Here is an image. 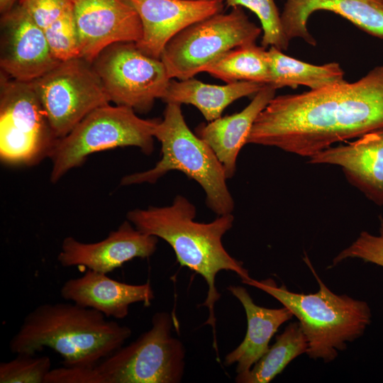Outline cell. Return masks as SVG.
<instances>
[{
	"label": "cell",
	"mask_w": 383,
	"mask_h": 383,
	"mask_svg": "<svg viewBox=\"0 0 383 383\" xmlns=\"http://www.w3.org/2000/svg\"><path fill=\"white\" fill-rule=\"evenodd\" d=\"M262 30L242 7H233L180 31L166 45L160 60L170 79L192 78L226 52L255 43Z\"/></svg>",
	"instance_id": "cell-8"
},
{
	"label": "cell",
	"mask_w": 383,
	"mask_h": 383,
	"mask_svg": "<svg viewBox=\"0 0 383 383\" xmlns=\"http://www.w3.org/2000/svg\"><path fill=\"white\" fill-rule=\"evenodd\" d=\"M309 158L311 164L340 167L353 186L376 204L383 206V126Z\"/></svg>",
	"instance_id": "cell-16"
},
{
	"label": "cell",
	"mask_w": 383,
	"mask_h": 383,
	"mask_svg": "<svg viewBox=\"0 0 383 383\" xmlns=\"http://www.w3.org/2000/svg\"><path fill=\"white\" fill-rule=\"evenodd\" d=\"M110 101L149 111L157 99L162 100L171 79L160 59L143 52L134 42L115 43L91 62Z\"/></svg>",
	"instance_id": "cell-11"
},
{
	"label": "cell",
	"mask_w": 383,
	"mask_h": 383,
	"mask_svg": "<svg viewBox=\"0 0 383 383\" xmlns=\"http://www.w3.org/2000/svg\"><path fill=\"white\" fill-rule=\"evenodd\" d=\"M227 6L245 7L253 12L260 21L262 30V46L275 47L279 50L288 49L290 40L285 35L281 13L274 0H218Z\"/></svg>",
	"instance_id": "cell-25"
},
{
	"label": "cell",
	"mask_w": 383,
	"mask_h": 383,
	"mask_svg": "<svg viewBox=\"0 0 383 383\" xmlns=\"http://www.w3.org/2000/svg\"><path fill=\"white\" fill-rule=\"evenodd\" d=\"M379 235L367 231L360 233L358 238L343 250L333 260V266L348 258H358L383 267V217L380 216Z\"/></svg>",
	"instance_id": "cell-28"
},
{
	"label": "cell",
	"mask_w": 383,
	"mask_h": 383,
	"mask_svg": "<svg viewBox=\"0 0 383 383\" xmlns=\"http://www.w3.org/2000/svg\"><path fill=\"white\" fill-rule=\"evenodd\" d=\"M141 21L143 35L135 43L145 54L160 59L170 40L190 25L222 11L218 0H128Z\"/></svg>",
	"instance_id": "cell-15"
},
{
	"label": "cell",
	"mask_w": 383,
	"mask_h": 383,
	"mask_svg": "<svg viewBox=\"0 0 383 383\" xmlns=\"http://www.w3.org/2000/svg\"><path fill=\"white\" fill-rule=\"evenodd\" d=\"M45 383H102L94 367L65 366L51 369Z\"/></svg>",
	"instance_id": "cell-30"
},
{
	"label": "cell",
	"mask_w": 383,
	"mask_h": 383,
	"mask_svg": "<svg viewBox=\"0 0 383 383\" xmlns=\"http://www.w3.org/2000/svg\"><path fill=\"white\" fill-rule=\"evenodd\" d=\"M275 91L276 89L266 84L241 111L200 124L196 128L195 133L213 150L228 179L235 174L238 155L247 143L256 118L275 96Z\"/></svg>",
	"instance_id": "cell-19"
},
{
	"label": "cell",
	"mask_w": 383,
	"mask_h": 383,
	"mask_svg": "<svg viewBox=\"0 0 383 383\" xmlns=\"http://www.w3.org/2000/svg\"><path fill=\"white\" fill-rule=\"evenodd\" d=\"M270 62V85L274 89L299 85L316 90L345 82V72L338 62L316 65L303 62L271 46L267 50Z\"/></svg>",
	"instance_id": "cell-22"
},
{
	"label": "cell",
	"mask_w": 383,
	"mask_h": 383,
	"mask_svg": "<svg viewBox=\"0 0 383 383\" xmlns=\"http://www.w3.org/2000/svg\"><path fill=\"white\" fill-rule=\"evenodd\" d=\"M306 262L318 283L316 293L299 294L277 287L267 279L252 278L244 284L258 288L279 301L299 320L307 339L306 354L313 359L328 362L336 358L339 350L361 336L371 322V310L367 302L330 290L319 278L309 260Z\"/></svg>",
	"instance_id": "cell-4"
},
{
	"label": "cell",
	"mask_w": 383,
	"mask_h": 383,
	"mask_svg": "<svg viewBox=\"0 0 383 383\" xmlns=\"http://www.w3.org/2000/svg\"><path fill=\"white\" fill-rule=\"evenodd\" d=\"M151 328L121 346L94 367L102 383H179L185 368V348L172 335L173 316L156 312Z\"/></svg>",
	"instance_id": "cell-7"
},
{
	"label": "cell",
	"mask_w": 383,
	"mask_h": 383,
	"mask_svg": "<svg viewBox=\"0 0 383 383\" xmlns=\"http://www.w3.org/2000/svg\"><path fill=\"white\" fill-rule=\"evenodd\" d=\"M17 4L43 32L74 9V0H19Z\"/></svg>",
	"instance_id": "cell-29"
},
{
	"label": "cell",
	"mask_w": 383,
	"mask_h": 383,
	"mask_svg": "<svg viewBox=\"0 0 383 383\" xmlns=\"http://www.w3.org/2000/svg\"><path fill=\"white\" fill-rule=\"evenodd\" d=\"M318 11L333 12L367 33L383 39V0H286L281 21L287 38H299L316 45L307 24L309 17Z\"/></svg>",
	"instance_id": "cell-18"
},
{
	"label": "cell",
	"mask_w": 383,
	"mask_h": 383,
	"mask_svg": "<svg viewBox=\"0 0 383 383\" xmlns=\"http://www.w3.org/2000/svg\"><path fill=\"white\" fill-rule=\"evenodd\" d=\"M79 57L91 63L107 47L138 43L143 35L140 18L128 0H74Z\"/></svg>",
	"instance_id": "cell-12"
},
{
	"label": "cell",
	"mask_w": 383,
	"mask_h": 383,
	"mask_svg": "<svg viewBox=\"0 0 383 383\" xmlns=\"http://www.w3.org/2000/svg\"><path fill=\"white\" fill-rule=\"evenodd\" d=\"M196 210L186 197L177 195L170 206H149L128 211L127 220L138 231L162 238L173 249L177 262L200 274L208 286L202 306L209 310L205 324L213 328V347L217 350L214 307L221 297L216 276L221 270L232 271L243 283L251 277L242 262L233 258L222 243L223 235L233 223L232 213L218 216L209 223L194 221Z\"/></svg>",
	"instance_id": "cell-2"
},
{
	"label": "cell",
	"mask_w": 383,
	"mask_h": 383,
	"mask_svg": "<svg viewBox=\"0 0 383 383\" xmlns=\"http://www.w3.org/2000/svg\"><path fill=\"white\" fill-rule=\"evenodd\" d=\"M87 270L82 276L64 282L60 289L63 299L94 309L106 318L123 319L130 306L141 302L150 306L155 298L149 282L131 284L113 279L107 275Z\"/></svg>",
	"instance_id": "cell-17"
},
{
	"label": "cell",
	"mask_w": 383,
	"mask_h": 383,
	"mask_svg": "<svg viewBox=\"0 0 383 383\" xmlns=\"http://www.w3.org/2000/svg\"><path fill=\"white\" fill-rule=\"evenodd\" d=\"M265 85L248 81L216 85L204 83L194 77L171 80L162 101L192 105L209 122L221 117L224 109L233 101L255 95Z\"/></svg>",
	"instance_id": "cell-21"
},
{
	"label": "cell",
	"mask_w": 383,
	"mask_h": 383,
	"mask_svg": "<svg viewBox=\"0 0 383 383\" xmlns=\"http://www.w3.org/2000/svg\"><path fill=\"white\" fill-rule=\"evenodd\" d=\"M158 238L138 231L129 221L95 243H84L72 236L62 241L57 255L64 267H83L108 274L134 259L148 258L157 249Z\"/></svg>",
	"instance_id": "cell-14"
},
{
	"label": "cell",
	"mask_w": 383,
	"mask_h": 383,
	"mask_svg": "<svg viewBox=\"0 0 383 383\" xmlns=\"http://www.w3.org/2000/svg\"><path fill=\"white\" fill-rule=\"evenodd\" d=\"M43 30L16 4L1 14V73L21 82H33L57 66Z\"/></svg>",
	"instance_id": "cell-13"
},
{
	"label": "cell",
	"mask_w": 383,
	"mask_h": 383,
	"mask_svg": "<svg viewBox=\"0 0 383 383\" xmlns=\"http://www.w3.org/2000/svg\"><path fill=\"white\" fill-rule=\"evenodd\" d=\"M154 137L161 143V159L151 169L124 176L121 185L155 183L168 172L178 170L203 188L206 206L216 214L232 213L234 201L224 168L213 150L189 129L180 104L167 103Z\"/></svg>",
	"instance_id": "cell-5"
},
{
	"label": "cell",
	"mask_w": 383,
	"mask_h": 383,
	"mask_svg": "<svg viewBox=\"0 0 383 383\" xmlns=\"http://www.w3.org/2000/svg\"><path fill=\"white\" fill-rule=\"evenodd\" d=\"M32 83L56 139L111 102L91 63L79 57L61 61Z\"/></svg>",
	"instance_id": "cell-10"
},
{
	"label": "cell",
	"mask_w": 383,
	"mask_h": 383,
	"mask_svg": "<svg viewBox=\"0 0 383 383\" xmlns=\"http://www.w3.org/2000/svg\"><path fill=\"white\" fill-rule=\"evenodd\" d=\"M32 82L1 72L0 158L12 165H33L49 157L56 141Z\"/></svg>",
	"instance_id": "cell-9"
},
{
	"label": "cell",
	"mask_w": 383,
	"mask_h": 383,
	"mask_svg": "<svg viewBox=\"0 0 383 383\" xmlns=\"http://www.w3.org/2000/svg\"><path fill=\"white\" fill-rule=\"evenodd\" d=\"M131 333L94 309L68 301L47 303L25 316L9 347L13 354L48 348L65 366L94 367L123 346Z\"/></svg>",
	"instance_id": "cell-3"
},
{
	"label": "cell",
	"mask_w": 383,
	"mask_h": 383,
	"mask_svg": "<svg viewBox=\"0 0 383 383\" xmlns=\"http://www.w3.org/2000/svg\"><path fill=\"white\" fill-rule=\"evenodd\" d=\"M53 55L59 61L79 57L74 9L44 31Z\"/></svg>",
	"instance_id": "cell-27"
},
{
	"label": "cell",
	"mask_w": 383,
	"mask_h": 383,
	"mask_svg": "<svg viewBox=\"0 0 383 383\" xmlns=\"http://www.w3.org/2000/svg\"><path fill=\"white\" fill-rule=\"evenodd\" d=\"M382 126L383 65H378L353 82L274 96L256 118L247 143L310 157Z\"/></svg>",
	"instance_id": "cell-1"
},
{
	"label": "cell",
	"mask_w": 383,
	"mask_h": 383,
	"mask_svg": "<svg viewBox=\"0 0 383 383\" xmlns=\"http://www.w3.org/2000/svg\"><path fill=\"white\" fill-rule=\"evenodd\" d=\"M19 0H0V12L1 14L11 9Z\"/></svg>",
	"instance_id": "cell-31"
},
{
	"label": "cell",
	"mask_w": 383,
	"mask_h": 383,
	"mask_svg": "<svg viewBox=\"0 0 383 383\" xmlns=\"http://www.w3.org/2000/svg\"><path fill=\"white\" fill-rule=\"evenodd\" d=\"M9 361L0 363V383H45L51 360L47 355L18 353Z\"/></svg>",
	"instance_id": "cell-26"
},
{
	"label": "cell",
	"mask_w": 383,
	"mask_h": 383,
	"mask_svg": "<svg viewBox=\"0 0 383 383\" xmlns=\"http://www.w3.org/2000/svg\"><path fill=\"white\" fill-rule=\"evenodd\" d=\"M202 72L226 83L248 81L269 84L270 62L268 51L255 43L237 47L220 56Z\"/></svg>",
	"instance_id": "cell-23"
},
{
	"label": "cell",
	"mask_w": 383,
	"mask_h": 383,
	"mask_svg": "<svg viewBox=\"0 0 383 383\" xmlns=\"http://www.w3.org/2000/svg\"><path fill=\"white\" fill-rule=\"evenodd\" d=\"M228 290L241 303L247 318V332L243 340L224 360L227 366L236 364V373L239 374L250 370L262 357L280 326L294 316L284 306L280 309H268L255 304L243 287L229 286Z\"/></svg>",
	"instance_id": "cell-20"
},
{
	"label": "cell",
	"mask_w": 383,
	"mask_h": 383,
	"mask_svg": "<svg viewBox=\"0 0 383 383\" xmlns=\"http://www.w3.org/2000/svg\"><path fill=\"white\" fill-rule=\"evenodd\" d=\"M307 339L299 322L289 324L275 343L248 372L237 374V383H268L299 355L306 353Z\"/></svg>",
	"instance_id": "cell-24"
},
{
	"label": "cell",
	"mask_w": 383,
	"mask_h": 383,
	"mask_svg": "<svg viewBox=\"0 0 383 383\" xmlns=\"http://www.w3.org/2000/svg\"><path fill=\"white\" fill-rule=\"evenodd\" d=\"M160 120L141 118L124 106L109 104L95 109L67 135L56 140L49 156L50 181L57 182L70 170L82 165L89 155L104 150L135 146L150 155Z\"/></svg>",
	"instance_id": "cell-6"
}]
</instances>
